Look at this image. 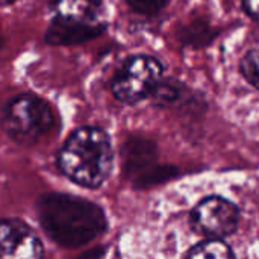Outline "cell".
Listing matches in <instances>:
<instances>
[{"label": "cell", "instance_id": "1", "mask_svg": "<svg viewBox=\"0 0 259 259\" xmlns=\"http://www.w3.org/2000/svg\"><path fill=\"white\" fill-rule=\"evenodd\" d=\"M35 209L46 235L62 249H82L108 231L103 208L76 194L44 193Z\"/></svg>", "mask_w": 259, "mask_h": 259}, {"label": "cell", "instance_id": "2", "mask_svg": "<svg viewBox=\"0 0 259 259\" xmlns=\"http://www.w3.org/2000/svg\"><path fill=\"white\" fill-rule=\"evenodd\" d=\"M56 164L73 184L97 190L109 179L114 168L111 137L102 127L80 126L64 141Z\"/></svg>", "mask_w": 259, "mask_h": 259}, {"label": "cell", "instance_id": "3", "mask_svg": "<svg viewBox=\"0 0 259 259\" xmlns=\"http://www.w3.org/2000/svg\"><path fill=\"white\" fill-rule=\"evenodd\" d=\"M55 126V112L47 100L32 93L12 97L3 109L2 127L21 147L35 146Z\"/></svg>", "mask_w": 259, "mask_h": 259}, {"label": "cell", "instance_id": "4", "mask_svg": "<svg viewBox=\"0 0 259 259\" xmlns=\"http://www.w3.org/2000/svg\"><path fill=\"white\" fill-rule=\"evenodd\" d=\"M164 74L162 64L150 55L129 56L111 79V93L120 103L137 105L150 97Z\"/></svg>", "mask_w": 259, "mask_h": 259}, {"label": "cell", "instance_id": "5", "mask_svg": "<svg viewBox=\"0 0 259 259\" xmlns=\"http://www.w3.org/2000/svg\"><path fill=\"white\" fill-rule=\"evenodd\" d=\"M240 225V209L231 200L211 196L202 200L191 212V226L208 238L231 237Z\"/></svg>", "mask_w": 259, "mask_h": 259}, {"label": "cell", "instance_id": "6", "mask_svg": "<svg viewBox=\"0 0 259 259\" xmlns=\"http://www.w3.org/2000/svg\"><path fill=\"white\" fill-rule=\"evenodd\" d=\"M44 244L20 219H0V259H41Z\"/></svg>", "mask_w": 259, "mask_h": 259}, {"label": "cell", "instance_id": "7", "mask_svg": "<svg viewBox=\"0 0 259 259\" xmlns=\"http://www.w3.org/2000/svg\"><path fill=\"white\" fill-rule=\"evenodd\" d=\"M156 159V147L146 138L132 137L121 147L123 175L137 187H146L159 181V168H150Z\"/></svg>", "mask_w": 259, "mask_h": 259}, {"label": "cell", "instance_id": "8", "mask_svg": "<svg viewBox=\"0 0 259 259\" xmlns=\"http://www.w3.org/2000/svg\"><path fill=\"white\" fill-rule=\"evenodd\" d=\"M106 21L88 23L53 17L44 32V42L55 47L77 46L102 36L106 32Z\"/></svg>", "mask_w": 259, "mask_h": 259}, {"label": "cell", "instance_id": "9", "mask_svg": "<svg viewBox=\"0 0 259 259\" xmlns=\"http://www.w3.org/2000/svg\"><path fill=\"white\" fill-rule=\"evenodd\" d=\"M49 9L55 17L76 21H103L102 0H49Z\"/></svg>", "mask_w": 259, "mask_h": 259}, {"label": "cell", "instance_id": "10", "mask_svg": "<svg viewBox=\"0 0 259 259\" xmlns=\"http://www.w3.org/2000/svg\"><path fill=\"white\" fill-rule=\"evenodd\" d=\"M187 258H208V259H229L234 258L232 249L223 243L220 238H209L208 241L199 243L191 247L187 253Z\"/></svg>", "mask_w": 259, "mask_h": 259}, {"label": "cell", "instance_id": "11", "mask_svg": "<svg viewBox=\"0 0 259 259\" xmlns=\"http://www.w3.org/2000/svg\"><path fill=\"white\" fill-rule=\"evenodd\" d=\"M240 70L244 79L259 90V49H252L244 55Z\"/></svg>", "mask_w": 259, "mask_h": 259}, {"label": "cell", "instance_id": "12", "mask_svg": "<svg viewBox=\"0 0 259 259\" xmlns=\"http://www.w3.org/2000/svg\"><path fill=\"white\" fill-rule=\"evenodd\" d=\"M124 2L129 5V8L134 12L146 17L158 15L168 5V0H124Z\"/></svg>", "mask_w": 259, "mask_h": 259}, {"label": "cell", "instance_id": "13", "mask_svg": "<svg viewBox=\"0 0 259 259\" xmlns=\"http://www.w3.org/2000/svg\"><path fill=\"white\" fill-rule=\"evenodd\" d=\"M243 5H244L246 12L252 18L259 20V0H243Z\"/></svg>", "mask_w": 259, "mask_h": 259}, {"label": "cell", "instance_id": "14", "mask_svg": "<svg viewBox=\"0 0 259 259\" xmlns=\"http://www.w3.org/2000/svg\"><path fill=\"white\" fill-rule=\"evenodd\" d=\"M103 255H105V249L100 247V250L94 249V250H91V252H85V253L82 255V258H88V256H103Z\"/></svg>", "mask_w": 259, "mask_h": 259}, {"label": "cell", "instance_id": "15", "mask_svg": "<svg viewBox=\"0 0 259 259\" xmlns=\"http://www.w3.org/2000/svg\"><path fill=\"white\" fill-rule=\"evenodd\" d=\"M17 0H0V5L2 6H6V5H12V3H15Z\"/></svg>", "mask_w": 259, "mask_h": 259}]
</instances>
